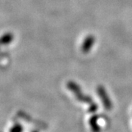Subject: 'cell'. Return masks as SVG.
I'll return each mask as SVG.
<instances>
[{"instance_id": "cell-3", "label": "cell", "mask_w": 132, "mask_h": 132, "mask_svg": "<svg viewBox=\"0 0 132 132\" xmlns=\"http://www.w3.org/2000/svg\"><path fill=\"white\" fill-rule=\"evenodd\" d=\"M22 131V127L20 125H16L10 129V132H21Z\"/></svg>"}, {"instance_id": "cell-1", "label": "cell", "mask_w": 132, "mask_h": 132, "mask_svg": "<svg viewBox=\"0 0 132 132\" xmlns=\"http://www.w3.org/2000/svg\"><path fill=\"white\" fill-rule=\"evenodd\" d=\"M98 93V95L101 99L104 102V105L106 109H107V110L111 109V108H112V103H111L110 99L109 98V97H107V94H106V91L104 89V87H99Z\"/></svg>"}, {"instance_id": "cell-2", "label": "cell", "mask_w": 132, "mask_h": 132, "mask_svg": "<svg viewBox=\"0 0 132 132\" xmlns=\"http://www.w3.org/2000/svg\"><path fill=\"white\" fill-rule=\"evenodd\" d=\"M93 43H94V38L90 36L86 39L84 44H83V46H82V51L84 52H88L90 51V48L93 45Z\"/></svg>"}]
</instances>
